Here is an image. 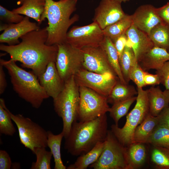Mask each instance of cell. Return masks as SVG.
Instances as JSON below:
<instances>
[{"label": "cell", "mask_w": 169, "mask_h": 169, "mask_svg": "<svg viewBox=\"0 0 169 169\" xmlns=\"http://www.w3.org/2000/svg\"><path fill=\"white\" fill-rule=\"evenodd\" d=\"M127 152L131 169L140 167L145 161L146 152L145 147L142 143H133L129 146Z\"/></svg>", "instance_id": "cell-30"}, {"label": "cell", "mask_w": 169, "mask_h": 169, "mask_svg": "<svg viewBox=\"0 0 169 169\" xmlns=\"http://www.w3.org/2000/svg\"><path fill=\"white\" fill-rule=\"evenodd\" d=\"M132 24L131 15L126 14L121 19L103 29L104 35L113 42L117 38L125 34Z\"/></svg>", "instance_id": "cell-25"}, {"label": "cell", "mask_w": 169, "mask_h": 169, "mask_svg": "<svg viewBox=\"0 0 169 169\" xmlns=\"http://www.w3.org/2000/svg\"><path fill=\"white\" fill-rule=\"evenodd\" d=\"M23 0H19V2L21 3L23 1Z\"/></svg>", "instance_id": "cell-48"}, {"label": "cell", "mask_w": 169, "mask_h": 169, "mask_svg": "<svg viewBox=\"0 0 169 169\" xmlns=\"http://www.w3.org/2000/svg\"><path fill=\"white\" fill-rule=\"evenodd\" d=\"M151 159L159 168L169 169V149L155 146L152 152Z\"/></svg>", "instance_id": "cell-35"}, {"label": "cell", "mask_w": 169, "mask_h": 169, "mask_svg": "<svg viewBox=\"0 0 169 169\" xmlns=\"http://www.w3.org/2000/svg\"><path fill=\"white\" fill-rule=\"evenodd\" d=\"M12 163L8 152L5 150H0V169L11 168Z\"/></svg>", "instance_id": "cell-40"}, {"label": "cell", "mask_w": 169, "mask_h": 169, "mask_svg": "<svg viewBox=\"0 0 169 169\" xmlns=\"http://www.w3.org/2000/svg\"><path fill=\"white\" fill-rule=\"evenodd\" d=\"M22 6L13 9L15 13L23 14L31 18L40 24L41 18L43 13L45 0H23Z\"/></svg>", "instance_id": "cell-22"}, {"label": "cell", "mask_w": 169, "mask_h": 169, "mask_svg": "<svg viewBox=\"0 0 169 169\" xmlns=\"http://www.w3.org/2000/svg\"><path fill=\"white\" fill-rule=\"evenodd\" d=\"M147 90L149 113L157 116L169 106V91L166 90L162 91L159 86H152Z\"/></svg>", "instance_id": "cell-20"}, {"label": "cell", "mask_w": 169, "mask_h": 169, "mask_svg": "<svg viewBox=\"0 0 169 169\" xmlns=\"http://www.w3.org/2000/svg\"><path fill=\"white\" fill-rule=\"evenodd\" d=\"M37 24L31 22L29 17L25 16L17 23H9L7 28L0 35V42L8 45H13L20 43L19 38L26 34L40 28Z\"/></svg>", "instance_id": "cell-16"}, {"label": "cell", "mask_w": 169, "mask_h": 169, "mask_svg": "<svg viewBox=\"0 0 169 169\" xmlns=\"http://www.w3.org/2000/svg\"><path fill=\"white\" fill-rule=\"evenodd\" d=\"M74 76L79 86L89 88L107 97L119 80L117 76L113 73L100 74L83 68Z\"/></svg>", "instance_id": "cell-12"}, {"label": "cell", "mask_w": 169, "mask_h": 169, "mask_svg": "<svg viewBox=\"0 0 169 169\" xmlns=\"http://www.w3.org/2000/svg\"><path fill=\"white\" fill-rule=\"evenodd\" d=\"M137 96L135 106L127 115L124 126L119 128L118 125H111V131L123 145L129 146L133 143V135L136 127L149 113L147 90L137 88Z\"/></svg>", "instance_id": "cell-6"}, {"label": "cell", "mask_w": 169, "mask_h": 169, "mask_svg": "<svg viewBox=\"0 0 169 169\" xmlns=\"http://www.w3.org/2000/svg\"><path fill=\"white\" fill-rule=\"evenodd\" d=\"M48 37L46 27L40 28L22 36L18 44H0V50L9 54V61L20 62L22 67L31 69L38 77L49 63L56 60L58 46L47 45Z\"/></svg>", "instance_id": "cell-1"}, {"label": "cell", "mask_w": 169, "mask_h": 169, "mask_svg": "<svg viewBox=\"0 0 169 169\" xmlns=\"http://www.w3.org/2000/svg\"><path fill=\"white\" fill-rule=\"evenodd\" d=\"M121 70L124 80L128 84L130 79V72L138 63L133 51L129 45L126 44L121 56L119 59Z\"/></svg>", "instance_id": "cell-29"}, {"label": "cell", "mask_w": 169, "mask_h": 169, "mask_svg": "<svg viewBox=\"0 0 169 169\" xmlns=\"http://www.w3.org/2000/svg\"><path fill=\"white\" fill-rule=\"evenodd\" d=\"M3 67V65L0 64V94L1 95L4 92L7 85Z\"/></svg>", "instance_id": "cell-44"}, {"label": "cell", "mask_w": 169, "mask_h": 169, "mask_svg": "<svg viewBox=\"0 0 169 169\" xmlns=\"http://www.w3.org/2000/svg\"><path fill=\"white\" fill-rule=\"evenodd\" d=\"M57 45L58 49L56 66L61 78L65 82L83 68L84 54L81 49L66 42Z\"/></svg>", "instance_id": "cell-10"}, {"label": "cell", "mask_w": 169, "mask_h": 169, "mask_svg": "<svg viewBox=\"0 0 169 169\" xmlns=\"http://www.w3.org/2000/svg\"><path fill=\"white\" fill-rule=\"evenodd\" d=\"M117 2H119L121 3H126V2L129 1V0H112Z\"/></svg>", "instance_id": "cell-47"}, {"label": "cell", "mask_w": 169, "mask_h": 169, "mask_svg": "<svg viewBox=\"0 0 169 169\" xmlns=\"http://www.w3.org/2000/svg\"><path fill=\"white\" fill-rule=\"evenodd\" d=\"M144 72L137 63L130 72V79L134 82L137 88H142L146 86L144 80Z\"/></svg>", "instance_id": "cell-37"}, {"label": "cell", "mask_w": 169, "mask_h": 169, "mask_svg": "<svg viewBox=\"0 0 169 169\" xmlns=\"http://www.w3.org/2000/svg\"><path fill=\"white\" fill-rule=\"evenodd\" d=\"M24 18V17L20 14L0 5V19L1 20L9 23H17L22 21Z\"/></svg>", "instance_id": "cell-36"}, {"label": "cell", "mask_w": 169, "mask_h": 169, "mask_svg": "<svg viewBox=\"0 0 169 169\" xmlns=\"http://www.w3.org/2000/svg\"><path fill=\"white\" fill-rule=\"evenodd\" d=\"M160 78L161 83L169 90V61L166 62L162 67L156 71Z\"/></svg>", "instance_id": "cell-38"}, {"label": "cell", "mask_w": 169, "mask_h": 169, "mask_svg": "<svg viewBox=\"0 0 169 169\" xmlns=\"http://www.w3.org/2000/svg\"><path fill=\"white\" fill-rule=\"evenodd\" d=\"M136 98L137 97L133 96L113 104L109 112L115 125H118L120 119L127 114L131 106L136 100Z\"/></svg>", "instance_id": "cell-32"}, {"label": "cell", "mask_w": 169, "mask_h": 169, "mask_svg": "<svg viewBox=\"0 0 169 169\" xmlns=\"http://www.w3.org/2000/svg\"><path fill=\"white\" fill-rule=\"evenodd\" d=\"M131 16L133 24L148 35L156 26L164 23L157 13L156 8L150 4L139 6Z\"/></svg>", "instance_id": "cell-15"}, {"label": "cell", "mask_w": 169, "mask_h": 169, "mask_svg": "<svg viewBox=\"0 0 169 169\" xmlns=\"http://www.w3.org/2000/svg\"><path fill=\"white\" fill-rule=\"evenodd\" d=\"M36 156V162H33L31 169H50L51 161L52 154L50 151L44 147L36 148L33 153Z\"/></svg>", "instance_id": "cell-34"}, {"label": "cell", "mask_w": 169, "mask_h": 169, "mask_svg": "<svg viewBox=\"0 0 169 169\" xmlns=\"http://www.w3.org/2000/svg\"><path fill=\"white\" fill-rule=\"evenodd\" d=\"M12 167L14 169L19 168L20 167L19 164L17 162L12 163L11 168Z\"/></svg>", "instance_id": "cell-45"}, {"label": "cell", "mask_w": 169, "mask_h": 169, "mask_svg": "<svg viewBox=\"0 0 169 169\" xmlns=\"http://www.w3.org/2000/svg\"><path fill=\"white\" fill-rule=\"evenodd\" d=\"M78 0H45L44 12L41 23L47 18L48 26L46 27L48 37L46 44L57 45L66 42V37L69 27L78 21L77 14L71 17L76 9Z\"/></svg>", "instance_id": "cell-3"}, {"label": "cell", "mask_w": 169, "mask_h": 169, "mask_svg": "<svg viewBox=\"0 0 169 169\" xmlns=\"http://www.w3.org/2000/svg\"><path fill=\"white\" fill-rule=\"evenodd\" d=\"M154 46L169 49V25L162 23L154 27L148 35Z\"/></svg>", "instance_id": "cell-28"}, {"label": "cell", "mask_w": 169, "mask_h": 169, "mask_svg": "<svg viewBox=\"0 0 169 169\" xmlns=\"http://www.w3.org/2000/svg\"><path fill=\"white\" fill-rule=\"evenodd\" d=\"M168 52L169 53V49L168 50Z\"/></svg>", "instance_id": "cell-49"}, {"label": "cell", "mask_w": 169, "mask_h": 169, "mask_svg": "<svg viewBox=\"0 0 169 169\" xmlns=\"http://www.w3.org/2000/svg\"><path fill=\"white\" fill-rule=\"evenodd\" d=\"M137 94L134 86L123 84L119 80L107 97L108 102L113 104L134 96Z\"/></svg>", "instance_id": "cell-26"}, {"label": "cell", "mask_w": 169, "mask_h": 169, "mask_svg": "<svg viewBox=\"0 0 169 169\" xmlns=\"http://www.w3.org/2000/svg\"><path fill=\"white\" fill-rule=\"evenodd\" d=\"M8 24H3L0 25V31H4L8 27Z\"/></svg>", "instance_id": "cell-46"}, {"label": "cell", "mask_w": 169, "mask_h": 169, "mask_svg": "<svg viewBox=\"0 0 169 169\" xmlns=\"http://www.w3.org/2000/svg\"><path fill=\"white\" fill-rule=\"evenodd\" d=\"M121 3L112 0H101L95 9L93 22L103 30L117 22L126 14Z\"/></svg>", "instance_id": "cell-13"}, {"label": "cell", "mask_w": 169, "mask_h": 169, "mask_svg": "<svg viewBox=\"0 0 169 169\" xmlns=\"http://www.w3.org/2000/svg\"><path fill=\"white\" fill-rule=\"evenodd\" d=\"M104 50L109 62L120 81L124 84H128L124 80L121 70L118 54L112 41L105 37L101 44Z\"/></svg>", "instance_id": "cell-24"}, {"label": "cell", "mask_w": 169, "mask_h": 169, "mask_svg": "<svg viewBox=\"0 0 169 169\" xmlns=\"http://www.w3.org/2000/svg\"><path fill=\"white\" fill-rule=\"evenodd\" d=\"M104 147L98 160L89 167L94 169H131L127 148L108 130L104 141Z\"/></svg>", "instance_id": "cell-7"}, {"label": "cell", "mask_w": 169, "mask_h": 169, "mask_svg": "<svg viewBox=\"0 0 169 169\" xmlns=\"http://www.w3.org/2000/svg\"><path fill=\"white\" fill-rule=\"evenodd\" d=\"M169 61V53L164 48L154 46L146 53L138 62L144 71L160 69L166 62Z\"/></svg>", "instance_id": "cell-19"}, {"label": "cell", "mask_w": 169, "mask_h": 169, "mask_svg": "<svg viewBox=\"0 0 169 169\" xmlns=\"http://www.w3.org/2000/svg\"><path fill=\"white\" fill-rule=\"evenodd\" d=\"M8 111L3 99H0V133L6 136H12L16 129Z\"/></svg>", "instance_id": "cell-31"}, {"label": "cell", "mask_w": 169, "mask_h": 169, "mask_svg": "<svg viewBox=\"0 0 169 169\" xmlns=\"http://www.w3.org/2000/svg\"></svg>", "instance_id": "cell-50"}, {"label": "cell", "mask_w": 169, "mask_h": 169, "mask_svg": "<svg viewBox=\"0 0 169 169\" xmlns=\"http://www.w3.org/2000/svg\"><path fill=\"white\" fill-rule=\"evenodd\" d=\"M81 50L84 54L83 68L98 74L110 73L116 75L101 46L86 47Z\"/></svg>", "instance_id": "cell-14"}, {"label": "cell", "mask_w": 169, "mask_h": 169, "mask_svg": "<svg viewBox=\"0 0 169 169\" xmlns=\"http://www.w3.org/2000/svg\"><path fill=\"white\" fill-rule=\"evenodd\" d=\"M80 101L79 86L74 76L65 81L64 87L53 99L54 110L63 122L64 137L68 135L73 123L78 120Z\"/></svg>", "instance_id": "cell-5"}, {"label": "cell", "mask_w": 169, "mask_h": 169, "mask_svg": "<svg viewBox=\"0 0 169 169\" xmlns=\"http://www.w3.org/2000/svg\"><path fill=\"white\" fill-rule=\"evenodd\" d=\"M127 40V38L125 33L119 37L113 42L117 51L119 59L126 45Z\"/></svg>", "instance_id": "cell-39"}, {"label": "cell", "mask_w": 169, "mask_h": 169, "mask_svg": "<svg viewBox=\"0 0 169 169\" xmlns=\"http://www.w3.org/2000/svg\"><path fill=\"white\" fill-rule=\"evenodd\" d=\"M79 121L92 120L109 112L110 108L107 97L83 86H79Z\"/></svg>", "instance_id": "cell-9"}, {"label": "cell", "mask_w": 169, "mask_h": 169, "mask_svg": "<svg viewBox=\"0 0 169 169\" xmlns=\"http://www.w3.org/2000/svg\"><path fill=\"white\" fill-rule=\"evenodd\" d=\"M108 131L106 114L90 120L75 121L65 138L64 149L74 156L85 154L98 142L104 141Z\"/></svg>", "instance_id": "cell-2"}, {"label": "cell", "mask_w": 169, "mask_h": 169, "mask_svg": "<svg viewBox=\"0 0 169 169\" xmlns=\"http://www.w3.org/2000/svg\"><path fill=\"white\" fill-rule=\"evenodd\" d=\"M144 80L146 85H155L161 83L159 77L157 74H151L146 71L144 72Z\"/></svg>", "instance_id": "cell-41"}, {"label": "cell", "mask_w": 169, "mask_h": 169, "mask_svg": "<svg viewBox=\"0 0 169 169\" xmlns=\"http://www.w3.org/2000/svg\"><path fill=\"white\" fill-rule=\"evenodd\" d=\"M0 64L7 70L14 91L33 108H39L44 100L49 97L33 72L26 71L14 61L1 59Z\"/></svg>", "instance_id": "cell-4"}, {"label": "cell", "mask_w": 169, "mask_h": 169, "mask_svg": "<svg viewBox=\"0 0 169 169\" xmlns=\"http://www.w3.org/2000/svg\"><path fill=\"white\" fill-rule=\"evenodd\" d=\"M38 79L47 94L53 99L57 97L64 86L65 82L59 75L54 62L48 64L45 71Z\"/></svg>", "instance_id": "cell-17"}, {"label": "cell", "mask_w": 169, "mask_h": 169, "mask_svg": "<svg viewBox=\"0 0 169 169\" xmlns=\"http://www.w3.org/2000/svg\"><path fill=\"white\" fill-rule=\"evenodd\" d=\"M105 37L103 29L93 22L86 25L73 27L67 32L66 42L75 48L82 49L100 46Z\"/></svg>", "instance_id": "cell-11"}, {"label": "cell", "mask_w": 169, "mask_h": 169, "mask_svg": "<svg viewBox=\"0 0 169 169\" xmlns=\"http://www.w3.org/2000/svg\"><path fill=\"white\" fill-rule=\"evenodd\" d=\"M17 126L21 143L33 153L36 148L48 146V132L29 118L20 114L14 115L7 107Z\"/></svg>", "instance_id": "cell-8"}, {"label": "cell", "mask_w": 169, "mask_h": 169, "mask_svg": "<svg viewBox=\"0 0 169 169\" xmlns=\"http://www.w3.org/2000/svg\"><path fill=\"white\" fill-rule=\"evenodd\" d=\"M158 125V116H153L149 113L136 128L133 135V143H148L153 131Z\"/></svg>", "instance_id": "cell-21"}, {"label": "cell", "mask_w": 169, "mask_h": 169, "mask_svg": "<svg viewBox=\"0 0 169 169\" xmlns=\"http://www.w3.org/2000/svg\"><path fill=\"white\" fill-rule=\"evenodd\" d=\"M156 12L162 20L169 25V2L160 8H156Z\"/></svg>", "instance_id": "cell-42"}, {"label": "cell", "mask_w": 169, "mask_h": 169, "mask_svg": "<svg viewBox=\"0 0 169 169\" xmlns=\"http://www.w3.org/2000/svg\"><path fill=\"white\" fill-rule=\"evenodd\" d=\"M148 143L156 146L169 149V129L158 125L153 131Z\"/></svg>", "instance_id": "cell-33"}, {"label": "cell", "mask_w": 169, "mask_h": 169, "mask_svg": "<svg viewBox=\"0 0 169 169\" xmlns=\"http://www.w3.org/2000/svg\"><path fill=\"white\" fill-rule=\"evenodd\" d=\"M125 34L128 39L126 44L132 48L137 62L154 46L148 35L133 24Z\"/></svg>", "instance_id": "cell-18"}, {"label": "cell", "mask_w": 169, "mask_h": 169, "mask_svg": "<svg viewBox=\"0 0 169 169\" xmlns=\"http://www.w3.org/2000/svg\"><path fill=\"white\" fill-rule=\"evenodd\" d=\"M159 125L169 129V106L164 109L158 116Z\"/></svg>", "instance_id": "cell-43"}, {"label": "cell", "mask_w": 169, "mask_h": 169, "mask_svg": "<svg viewBox=\"0 0 169 169\" xmlns=\"http://www.w3.org/2000/svg\"><path fill=\"white\" fill-rule=\"evenodd\" d=\"M104 147V141L98 142L90 151L79 156L75 161L69 165L66 169H87L98 160L102 153Z\"/></svg>", "instance_id": "cell-23"}, {"label": "cell", "mask_w": 169, "mask_h": 169, "mask_svg": "<svg viewBox=\"0 0 169 169\" xmlns=\"http://www.w3.org/2000/svg\"><path fill=\"white\" fill-rule=\"evenodd\" d=\"M47 146L50 150L54 159V169H66L67 167L63 164L61 159L60 148L62 139L64 137L61 132L58 135L54 134L48 131Z\"/></svg>", "instance_id": "cell-27"}]
</instances>
